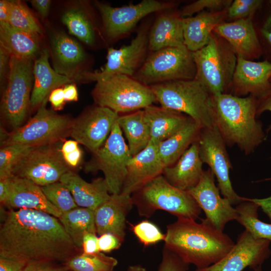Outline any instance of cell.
I'll return each mask as SVG.
<instances>
[{
    "label": "cell",
    "instance_id": "6da1fadb",
    "mask_svg": "<svg viewBox=\"0 0 271 271\" xmlns=\"http://www.w3.org/2000/svg\"><path fill=\"white\" fill-rule=\"evenodd\" d=\"M2 212L1 257L27 264L39 261L65 263L83 252L58 218L50 214L27 209H10Z\"/></svg>",
    "mask_w": 271,
    "mask_h": 271
},
{
    "label": "cell",
    "instance_id": "7a4b0ae2",
    "mask_svg": "<svg viewBox=\"0 0 271 271\" xmlns=\"http://www.w3.org/2000/svg\"><path fill=\"white\" fill-rule=\"evenodd\" d=\"M166 247L196 268L208 267L219 261L232 249L234 241L205 218L201 223L179 217L167 226Z\"/></svg>",
    "mask_w": 271,
    "mask_h": 271
},
{
    "label": "cell",
    "instance_id": "3957f363",
    "mask_svg": "<svg viewBox=\"0 0 271 271\" xmlns=\"http://www.w3.org/2000/svg\"><path fill=\"white\" fill-rule=\"evenodd\" d=\"M215 124L225 143L237 145L249 154L265 140L262 124L256 120L257 98L222 93L213 96Z\"/></svg>",
    "mask_w": 271,
    "mask_h": 271
},
{
    "label": "cell",
    "instance_id": "277c9868",
    "mask_svg": "<svg viewBox=\"0 0 271 271\" xmlns=\"http://www.w3.org/2000/svg\"><path fill=\"white\" fill-rule=\"evenodd\" d=\"M150 87L161 106L187 115L202 128L215 124L213 95L198 81L177 80Z\"/></svg>",
    "mask_w": 271,
    "mask_h": 271
},
{
    "label": "cell",
    "instance_id": "5b68a950",
    "mask_svg": "<svg viewBox=\"0 0 271 271\" xmlns=\"http://www.w3.org/2000/svg\"><path fill=\"white\" fill-rule=\"evenodd\" d=\"M131 195L141 216L150 217L157 210H162L177 218L196 220L201 213V209L188 192L172 185L162 174Z\"/></svg>",
    "mask_w": 271,
    "mask_h": 271
},
{
    "label": "cell",
    "instance_id": "8992f818",
    "mask_svg": "<svg viewBox=\"0 0 271 271\" xmlns=\"http://www.w3.org/2000/svg\"><path fill=\"white\" fill-rule=\"evenodd\" d=\"M96 82L91 92L96 105L117 113L144 109L157 102L150 86L128 76L115 74Z\"/></svg>",
    "mask_w": 271,
    "mask_h": 271
},
{
    "label": "cell",
    "instance_id": "52a82bcc",
    "mask_svg": "<svg viewBox=\"0 0 271 271\" xmlns=\"http://www.w3.org/2000/svg\"><path fill=\"white\" fill-rule=\"evenodd\" d=\"M192 55L196 67L194 79L213 96L224 93L232 82L237 63L229 45L212 34L207 44Z\"/></svg>",
    "mask_w": 271,
    "mask_h": 271
},
{
    "label": "cell",
    "instance_id": "ba28073f",
    "mask_svg": "<svg viewBox=\"0 0 271 271\" xmlns=\"http://www.w3.org/2000/svg\"><path fill=\"white\" fill-rule=\"evenodd\" d=\"M196 74L192 52L184 45L150 52L132 78L151 86L173 81L193 80Z\"/></svg>",
    "mask_w": 271,
    "mask_h": 271
},
{
    "label": "cell",
    "instance_id": "9c48e42d",
    "mask_svg": "<svg viewBox=\"0 0 271 271\" xmlns=\"http://www.w3.org/2000/svg\"><path fill=\"white\" fill-rule=\"evenodd\" d=\"M33 59L11 56L7 83L1 101L3 118L13 129L23 125L30 107Z\"/></svg>",
    "mask_w": 271,
    "mask_h": 271
},
{
    "label": "cell",
    "instance_id": "30bf717a",
    "mask_svg": "<svg viewBox=\"0 0 271 271\" xmlns=\"http://www.w3.org/2000/svg\"><path fill=\"white\" fill-rule=\"evenodd\" d=\"M45 99L35 114L21 127L8 132L1 147L14 144L37 147L62 143L70 136L73 119L48 109Z\"/></svg>",
    "mask_w": 271,
    "mask_h": 271
},
{
    "label": "cell",
    "instance_id": "8fae6325",
    "mask_svg": "<svg viewBox=\"0 0 271 271\" xmlns=\"http://www.w3.org/2000/svg\"><path fill=\"white\" fill-rule=\"evenodd\" d=\"M131 155L117 120L102 146L85 165L86 173L101 171L110 194L120 193Z\"/></svg>",
    "mask_w": 271,
    "mask_h": 271
},
{
    "label": "cell",
    "instance_id": "7c38bea8",
    "mask_svg": "<svg viewBox=\"0 0 271 271\" xmlns=\"http://www.w3.org/2000/svg\"><path fill=\"white\" fill-rule=\"evenodd\" d=\"M152 23L147 19L138 30L136 36L129 45L119 49H108L107 61L99 72L84 71L81 80L95 81L115 75L132 77L145 62L149 52V34Z\"/></svg>",
    "mask_w": 271,
    "mask_h": 271
},
{
    "label": "cell",
    "instance_id": "4fadbf2b",
    "mask_svg": "<svg viewBox=\"0 0 271 271\" xmlns=\"http://www.w3.org/2000/svg\"><path fill=\"white\" fill-rule=\"evenodd\" d=\"M35 147L14 167L12 176L42 187L58 181L71 170L64 161L60 144Z\"/></svg>",
    "mask_w": 271,
    "mask_h": 271
},
{
    "label": "cell",
    "instance_id": "5bb4252c",
    "mask_svg": "<svg viewBox=\"0 0 271 271\" xmlns=\"http://www.w3.org/2000/svg\"><path fill=\"white\" fill-rule=\"evenodd\" d=\"M102 19V29L106 37L115 41L127 36L138 23L149 15L173 9L175 3L157 0H144L136 5L113 7L96 2Z\"/></svg>",
    "mask_w": 271,
    "mask_h": 271
},
{
    "label": "cell",
    "instance_id": "9a60e30c",
    "mask_svg": "<svg viewBox=\"0 0 271 271\" xmlns=\"http://www.w3.org/2000/svg\"><path fill=\"white\" fill-rule=\"evenodd\" d=\"M199 156L218 182L219 189L224 198L233 205L244 201L234 190L229 177L232 166L225 148V142L215 124L202 128L198 139Z\"/></svg>",
    "mask_w": 271,
    "mask_h": 271
},
{
    "label": "cell",
    "instance_id": "2e32d148",
    "mask_svg": "<svg viewBox=\"0 0 271 271\" xmlns=\"http://www.w3.org/2000/svg\"><path fill=\"white\" fill-rule=\"evenodd\" d=\"M270 243L266 239H254L245 229L224 257L208 267L196 268L194 271H242L247 267L254 270L269 257Z\"/></svg>",
    "mask_w": 271,
    "mask_h": 271
},
{
    "label": "cell",
    "instance_id": "e0dca14e",
    "mask_svg": "<svg viewBox=\"0 0 271 271\" xmlns=\"http://www.w3.org/2000/svg\"><path fill=\"white\" fill-rule=\"evenodd\" d=\"M119 116L104 107H91L73 119L70 137L93 153L104 144Z\"/></svg>",
    "mask_w": 271,
    "mask_h": 271
},
{
    "label": "cell",
    "instance_id": "ac0fdd59",
    "mask_svg": "<svg viewBox=\"0 0 271 271\" xmlns=\"http://www.w3.org/2000/svg\"><path fill=\"white\" fill-rule=\"evenodd\" d=\"M210 169L204 171L198 183L187 191L206 215V219L219 230L223 231L229 221L237 220L238 213L226 198H222L214 183Z\"/></svg>",
    "mask_w": 271,
    "mask_h": 271
},
{
    "label": "cell",
    "instance_id": "d6986e66",
    "mask_svg": "<svg viewBox=\"0 0 271 271\" xmlns=\"http://www.w3.org/2000/svg\"><path fill=\"white\" fill-rule=\"evenodd\" d=\"M158 145L150 142L145 149L131 157L121 193L131 195L163 174L165 166L159 155Z\"/></svg>",
    "mask_w": 271,
    "mask_h": 271
},
{
    "label": "cell",
    "instance_id": "ffe728a7",
    "mask_svg": "<svg viewBox=\"0 0 271 271\" xmlns=\"http://www.w3.org/2000/svg\"><path fill=\"white\" fill-rule=\"evenodd\" d=\"M133 205L131 195L112 194L94 210L96 232L101 235L111 233L121 242L125 236L126 218Z\"/></svg>",
    "mask_w": 271,
    "mask_h": 271
},
{
    "label": "cell",
    "instance_id": "44dd1931",
    "mask_svg": "<svg viewBox=\"0 0 271 271\" xmlns=\"http://www.w3.org/2000/svg\"><path fill=\"white\" fill-rule=\"evenodd\" d=\"M213 31L225 39L238 57L245 59L259 57L262 54L261 45L251 18L221 23Z\"/></svg>",
    "mask_w": 271,
    "mask_h": 271
},
{
    "label": "cell",
    "instance_id": "7402d4cb",
    "mask_svg": "<svg viewBox=\"0 0 271 271\" xmlns=\"http://www.w3.org/2000/svg\"><path fill=\"white\" fill-rule=\"evenodd\" d=\"M237 58L231 82L236 92L249 93L256 98L263 96L271 89V62L268 60L254 62Z\"/></svg>",
    "mask_w": 271,
    "mask_h": 271
},
{
    "label": "cell",
    "instance_id": "603a6c76",
    "mask_svg": "<svg viewBox=\"0 0 271 271\" xmlns=\"http://www.w3.org/2000/svg\"><path fill=\"white\" fill-rule=\"evenodd\" d=\"M9 196L3 205L9 209H27L43 211L57 218L62 213L45 196L41 187L32 181L14 176L10 177Z\"/></svg>",
    "mask_w": 271,
    "mask_h": 271
},
{
    "label": "cell",
    "instance_id": "cb8c5ba5",
    "mask_svg": "<svg viewBox=\"0 0 271 271\" xmlns=\"http://www.w3.org/2000/svg\"><path fill=\"white\" fill-rule=\"evenodd\" d=\"M51 46L55 71L74 80H80L84 72L80 67L86 59L80 44L64 33L58 32L53 34Z\"/></svg>",
    "mask_w": 271,
    "mask_h": 271
},
{
    "label": "cell",
    "instance_id": "d4e9b609",
    "mask_svg": "<svg viewBox=\"0 0 271 271\" xmlns=\"http://www.w3.org/2000/svg\"><path fill=\"white\" fill-rule=\"evenodd\" d=\"M173 9L156 13L157 15L149 31L150 52L165 48L184 46L183 18L180 13L175 12Z\"/></svg>",
    "mask_w": 271,
    "mask_h": 271
},
{
    "label": "cell",
    "instance_id": "484cf974",
    "mask_svg": "<svg viewBox=\"0 0 271 271\" xmlns=\"http://www.w3.org/2000/svg\"><path fill=\"white\" fill-rule=\"evenodd\" d=\"M198 140L193 142L173 165L164 168L162 175L173 186L184 191L195 187L203 173Z\"/></svg>",
    "mask_w": 271,
    "mask_h": 271
},
{
    "label": "cell",
    "instance_id": "4316f807",
    "mask_svg": "<svg viewBox=\"0 0 271 271\" xmlns=\"http://www.w3.org/2000/svg\"><path fill=\"white\" fill-rule=\"evenodd\" d=\"M60 181L70 190L76 204L80 207L94 210L110 197L104 178L87 182L73 170L64 174Z\"/></svg>",
    "mask_w": 271,
    "mask_h": 271
},
{
    "label": "cell",
    "instance_id": "83f0119b",
    "mask_svg": "<svg viewBox=\"0 0 271 271\" xmlns=\"http://www.w3.org/2000/svg\"><path fill=\"white\" fill-rule=\"evenodd\" d=\"M49 53L44 49L36 59L33 65L34 83L33 87L30 107L35 108L48 98L51 92L55 88L69 84L74 80L57 73L50 65Z\"/></svg>",
    "mask_w": 271,
    "mask_h": 271
},
{
    "label": "cell",
    "instance_id": "f1b7e54d",
    "mask_svg": "<svg viewBox=\"0 0 271 271\" xmlns=\"http://www.w3.org/2000/svg\"><path fill=\"white\" fill-rule=\"evenodd\" d=\"M227 10L203 11L194 17L183 18L184 45L192 52L197 51L209 42L214 28L222 23Z\"/></svg>",
    "mask_w": 271,
    "mask_h": 271
},
{
    "label": "cell",
    "instance_id": "f546056e",
    "mask_svg": "<svg viewBox=\"0 0 271 271\" xmlns=\"http://www.w3.org/2000/svg\"><path fill=\"white\" fill-rule=\"evenodd\" d=\"M143 112L150 129V142L157 144L178 132L190 117L183 113L154 105L144 108Z\"/></svg>",
    "mask_w": 271,
    "mask_h": 271
},
{
    "label": "cell",
    "instance_id": "4dcf8cb0",
    "mask_svg": "<svg viewBox=\"0 0 271 271\" xmlns=\"http://www.w3.org/2000/svg\"><path fill=\"white\" fill-rule=\"evenodd\" d=\"M0 46L11 56L33 59L40 49L39 34L0 23Z\"/></svg>",
    "mask_w": 271,
    "mask_h": 271
},
{
    "label": "cell",
    "instance_id": "1f68e13d",
    "mask_svg": "<svg viewBox=\"0 0 271 271\" xmlns=\"http://www.w3.org/2000/svg\"><path fill=\"white\" fill-rule=\"evenodd\" d=\"M202 128L189 117L184 126L158 145L160 159L165 166L175 164L190 145L198 139Z\"/></svg>",
    "mask_w": 271,
    "mask_h": 271
},
{
    "label": "cell",
    "instance_id": "d6a6232c",
    "mask_svg": "<svg viewBox=\"0 0 271 271\" xmlns=\"http://www.w3.org/2000/svg\"><path fill=\"white\" fill-rule=\"evenodd\" d=\"M117 122L127 140L128 147L132 156L147 147L151 140V133L143 109L119 115Z\"/></svg>",
    "mask_w": 271,
    "mask_h": 271
},
{
    "label": "cell",
    "instance_id": "836d02e7",
    "mask_svg": "<svg viewBox=\"0 0 271 271\" xmlns=\"http://www.w3.org/2000/svg\"><path fill=\"white\" fill-rule=\"evenodd\" d=\"M58 219L75 246L80 250H82L84 235L97 233L94 210L92 209L78 207L62 214Z\"/></svg>",
    "mask_w": 271,
    "mask_h": 271
},
{
    "label": "cell",
    "instance_id": "e575fe53",
    "mask_svg": "<svg viewBox=\"0 0 271 271\" xmlns=\"http://www.w3.org/2000/svg\"><path fill=\"white\" fill-rule=\"evenodd\" d=\"M62 22L71 34L87 45H94L95 28L89 15L83 10L76 8L67 10L62 17Z\"/></svg>",
    "mask_w": 271,
    "mask_h": 271
},
{
    "label": "cell",
    "instance_id": "d590c367",
    "mask_svg": "<svg viewBox=\"0 0 271 271\" xmlns=\"http://www.w3.org/2000/svg\"><path fill=\"white\" fill-rule=\"evenodd\" d=\"M237 221L245 228L254 239H264L271 242V224L258 219L259 206L253 202L244 200L237 205Z\"/></svg>",
    "mask_w": 271,
    "mask_h": 271
},
{
    "label": "cell",
    "instance_id": "8d00e7d4",
    "mask_svg": "<svg viewBox=\"0 0 271 271\" xmlns=\"http://www.w3.org/2000/svg\"><path fill=\"white\" fill-rule=\"evenodd\" d=\"M117 262L115 258L99 252L93 254L82 252L65 264L72 271H111Z\"/></svg>",
    "mask_w": 271,
    "mask_h": 271
},
{
    "label": "cell",
    "instance_id": "74e56055",
    "mask_svg": "<svg viewBox=\"0 0 271 271\" xmlns=\"http://www.w3.org/2000/svg\"><path fill=\"white\" fill-rule=\"evenodd\" d=\"M17 28L42 34V29L28 8L20 1H10L8 22Z\"/></svg>",
    "mask_w": 271,
    "mask_h": 271
},
{
    "label": "cell",
    "instance_id": "f35d334b",
    "mask_svg": "<svg viewBox=\"0 0 271 271\" xmlns=\"http://www.w3.org/2000/svg\"><path fill=\"white\" fill-rule=\"evenodd\" d=\"M34 147L23 144L2 147L0 150V179L11 177L14 167Z\"/></svg>",
    "mask_w": 271,
    "mask_h": 271
},
{
    "label": "cell",
    "instance_id": "ab89813d",
    "mask_svg": "<svg viewBox=\"0 0 271 271\" xmlns=\"http://www.w3.org/2000/svg\"><path fill=\"white\" fill-rule=\"evenodd\" d=\"M47 199L62 214L78 207L68 188L60 181L41 187Z\"/></svg>",
    "mask_w": 271,
    "mask_h": 271
},
{
    "label": "cell",
    "instance_id": "60d3db41",
    "mask_svg": "<svg viewBox=\"0 0 271 271\" xmlns=\"http://www.w3.org/2000/svg\"><path fill=\"white\" fill-rule=\"evenodd\" d=\"M130 226L134 235L145 246L154 244L165 240V234L156 225L147 220Z\"/></svg>",
    "mask_w": 271,
    "mask_h": 271
},
{
    "label": "cell",
    "instance_id": "b9f144b4",
    "mask_svg": "<svg viewBox=\"0 0 271 271\" xmlns=\"http://www.w3.org/2000/svg\"><path fill=\"white\" fill-rule=\"evenodd\" d=\"M231 0H198L182 8L180 13L184 17H191L195 13L208 9L211 12H216L225 10L232 3Z\"/></svg>",
    "mask_w": 271,
    "mask_h": 271
},
{
    "label": "cell",
    "instance_id": "7bdbcfd3",
    "mask_svg": "<svg viewBox=\"0 0 271 271\" xmlns=\"http://www.w3.org/2000/svg\"><path fill=\"white\" fill-rule=\"evenodd\" d=\"M261 0H235L228 8L227 16L231 19L251 18L261 6Z\"/></svg>",
    "mask_w": 271,
    "mask_h": 271
},
{
    "label": "cell",
    "instance_id": "ee69618b",
    "mask_svg": "<svg viewBox=\"0 0 271 271\" xmlns=\"http://www.w3.org/2000/svg\"><path fill=\"white\" fill-rule=\"evenodd\" d=\"M79 143L74 140L65 141L61 147V152L63 159L68 166L73 170L80 164L83 152Z\"/></svg>",
    "mask_w": 271,
    "mask_h": 271
},
{
    "label": "cell",
    "instance_id": "f6af8a7d",
    "mask_svg": "<svg viewBox=\"0 0 271 271\" xmlns=\"http://www.w3.org/2000/svg\"><path fill=\"white\" fill-rule=\"evenodd\" d=\"M189 264L164 246L161 261L157 271H188Z\"/></svg>",
    "mask_w": 271,
    "mask_h": 271
},
{
    "label": "cell",
    "instance_id": "bcb514c9",
    "mask_svg": "<svg viewBox=\"0 0 271 271\" xmlns=\"http://www.w3.org/2000/svg\"><path fill=\"white\" fill-rule=\"evenodd\" d=\"M22 271H72L66 264L59 265L51 261H39L29 263Z\"/></svg>",
    "mask_w": 271,
    "mask_h": 271
},
{
    "label": "cell",
    "instance_id": "7dc6e473",
    "mask_svg": "<svg viewBox=\"0 0 271 271\" xmlns=\"http://www.w3.org/2000/svg\"><path fill=\"white\" fill-rule=\"evenodd\" d=\"M98 237V246L100 252H109L120 247L122 242L114 234L104 233Z\"/></svg>",
    "mask_w": 271,
    "mask_h": 271
},
{
    "label": "cell",
    "instance_id": "c3c4849f",
    "mask_svg": "<svg viewBox=\"0 0 271 271\" xmlns=\"http://www.w3.org/2000/svg\"><path fill=\"white\" fill-rule=\"evenodd\" d=\"M82 251L87 254L100 252L98 246V237L94 233H85L83 238Z\"/></svg>",
    "mask_w": 271,
    "mask_h": 271
},
{
    "label": "cell",
    "instance_id": "681fc988",
    "mask_svg": "<svg viewBox=\"0 0 271 271\" xmlns=\"http://www.w3.org/2000/svg\"><path fill=\"white\" fill-rule=\"evenodd\" d=\"M48 100L54 111L62 110L66 102L63 88L58 87L53 90L49 95Z\"/></svg>",
    "mask_w": 271,
    "mask_h": 271
},
{
    "label": "cell",
    "instance_id": "f907efd6",
    "mask_svg": "<svg viewBox=\"0 0 271 271\" xmlns=\"http://www.w3.org/2000/svg\"><path fill=\"white\" fill-rule=\"evenodd\" d=\"M27 263L0 256V271H22Z\"/></svg>",
    "mask_w": 271,
    "mask_h": 271
},
{
    "label": "cell",
    "instance_id": "816d5d0a",
    "mask_svg": "<svg viewBox=\"0 0 271 271\" xmlns=\"http://www.w3.org/2000/svg\"><path fill=\"white\" fill-rule=\"evenodd\" d=\"M10 58V54L0 46V80L2 84L6 78L7 79Z\"/></svg>",
    "mask_w": 271,
    "mask_h": 271
},
{
    "label": "cell",
    "instance_id": "f5cc1de1",
    "mask_svg": "<svg viewBox=\"0 0 271 271\" xmlns=\"http://www.w3.org/2000/svg\"><path fill=\"white\" fill-rule=\"evenodd\" d=\"M265 111L271 112V89L257 99L256 116L259 115ZM270 129L271 125L268 127V129Z\"/></svg>",
    "mask_w": 271,
    "mask_h": 271
},
{
    "label": "cell",
    "instance_id": "db71d44e",
    "mask_svg": "<svg viewBox=\"0 0 271 271\" xmlns=\"http://www.w3.org/2000/svg\"><path fill=\"white\" fill-rule=\"evenodd\" d=\"M243 201L249 200L257 204L265 213L271 221V196L262 199L247 198L243 197Z\"/></svg>",
    "mask_w": 271,
    "mask_h": 271
},
{
    "label": "cell",
    "instance_id": "11a10c76",
    "mask_svg": "<svg viewBox=\"0 0 271 271\" xmlns=\"http://www.w3.org/2000/svg\"><path fill=\"white\" fill-rule=\"evenodd\" d=\"M31 3L42 17L46 18L47 16L51 5V1L33 0Z\"/></svg>",
    "mask_w": 271,
    "mask_h": 271
},
{
    "label": "cell",
    "instance_id": "9f6ffc18",
    "mask_svg": "<svg viewBox=\"0 0 271 271\" xmlns=\"http://www.w3.org/2000/svg\"><path fill=\"white\" fill-rule=\"evenodd\" d=\"M63 88L65 101H76L78 99V94L76 86L74 84H67Z\"/></svg>",
    "mask_w": 271,
    "mask_h": 271
},
{
    "label": "cell",
    "instance_id": "6f0895ef",
    "mask_svg": "<svg viewBox=\"0 0 271 271\" xmlns=\"http://www.w3.org/2000/svg\"><path fill=\"white\" fill-rule=\"evenodd\" d=\"M10 177L0 179V201L3 205L6 202L10 193Z\"/></svg>",
    "mask_w": 271,
    "mask_h": 271
},
{
    "label": "cell",
    "instance_id": "680465c9",
    "mask_svg": "<svg viewBox=\"0 0 271 271\" xmlns=\"http://www.w3.org/2000/svg\"><path fill=\"white\" fill-rule=\"evenodd\" d=\"M260 32L263 39L271 47V14L265 19Z\"/></svg>",
    "mask_w": 271,
    "mask_h": 271
},
{
    "label": "cell",
    "instance_id": "91938a15",
    "mask_svg": "<svg viewBox=\"0 0 271 271\" xmlns=\"http://www.w3.org/2000/svg\"><path fill=\"white\" fill-rule=\"evenodd\" d=\"M10 13V1H0V23H8Z\"/></svg>",
    "mask_w": 271,
    "mask_h": 271
},
{
    "label": "cell",
    "instance_id": "94428289",
    "mask_svg": "<svg viewBox=\"0 0 271 271\" xmlns=\"http://www.w3.org/2000/svg\"><path fill=\"white\" fill-rule=\"evenodd\" d=\"M127 271H146V269L142 265L137 264L129 266L128 267Z\"/></svg>",
    "mask_w": 271,
    "mask_h": 271
},
{
    "label": "cell",
    "instance_id": "6125c7cd",
    "mask_svg": "<svg viewBox=\"0 0 271 271\" xmlns=\"http://www.w3.org/2000/svg\"><path fill=\"white\" fill-rule=\"evenodd\" d=\"M268 3L269 4L270 6H271V0L268 1Z\"/></svg>",
    "mask_w": 271,
    "mask_h": 271
},
{
    "label": "cell",
    "instance_id": "be15d7a7",
    "mask_svg": "<svg viewBox=\"0 0 271 271\" xmlns=\"http://www.w3.org/2000/svg\"><path fill=\"white\" fill-rule=\"evenodd\" d=\"M256 271H261V268H259L257 269Z\"/></svg>",
    "mask_w": 271,
    "mask_h": 271
},
{
    "label": "cell",
    "instance_id": "e7e4bbea",
    "mask_svg": "<svg viewBox=\"0 0 271 271\" xmlns=\"http://www.w3.org/2000/svg\"><path fill=\"white\" fill-rule=\"evenodd\" d=\"M265 180H271V178H270L266 179H265Z\"/></svg>",
    "mask_w": 271,
    "mask_h": 271
},
{
    "label": "cell",
    "instance_id": "03108f58",
    "mask_svg": "<svg viewBox=\"0 0 271 271\" xmlns=\"http://www.w3.org/2000/svg\"><path fill=\"white\" fill-rule=\"evenodd\" d=\"M270 83H271V77H270Z\"/></svg>",
    "mask_w": 271,
    "mask_h": 271
}]
</instances>
